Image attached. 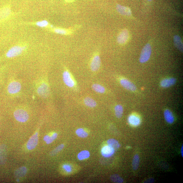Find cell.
Returning a JSON list of instances; mask_svg holds the SVG:
<instances>
[{
    "label": "cell",
    "mask_w": 183,
    "mask_h": 183,
    "mask_svg": "<svg viewBox=\"0 0 183 183\" xmlns=\"http://www.w3.org/2000/svg\"><path fill=\"white\" fill-rule=\"evenodd\" d=\"M128 121L129 124L134 126H138L141 122V120L138 117L134 115H131L129 116L128 119Z\"/></svg>",
    "instance_id": "ffe728a7"
},
{
    "label": "cell",
    "mask_w": 183,
    "mask_h": 183,
    "mask_svg": "<svg viewBox=\"0 0 183 183\" xmlns=\"http://www.w3.org/2000/svg\"><path fill=\"white\" fill-rule=\"evenodd\" d=\"M174 43L175 46L181 52H183V45L182 40L180 37L176 35L174 37Z\"/></svg>",
    "instance_id": "e0dca14e"
},
{
    "label": "cell",
    "mask_w": 183,
    "mask_h": 183,
    "mask_svg": "<svg viewBox=\"0 0 183 183\" xmlns=\"http://www.w3.org/2000/svg\"><path fill=\"white\" fill-rule=\"evenodd\" d=\"M164 116L166 122L170 124L173 123L174 121V116L170 110L166 109L164 111Z\"/></svg>",
    "instance_id": "ac0fdd59"
},
{
    "label": "cell",
    "mask_w": 183,
    "mask_h": 183,
    "mask_svg": "<svg viewBox=\"0 0 183 183\" xmlns=\"http://www.w3.org/2000/svg\"><path fill=\"white\" fill-rule=\"evenodd\" d=\"M148 1H152V0H148Z\"/></svg>",
    "instance_id": "8d00e7d4"
},
{
    "label": "cell",
    "mask_w": 183,
    "mask_h": 183,
    "mask_svg": "<svg viewBox=\"0 0 183 183\" xmlns=\"http://www.w3.org/2000/svg\"><path fill=\"white\" fill-rule=\"evenodd\" d=\"M57 136L58 134L56 133H53L51 135H47L44 137V141L47 144H49L52 143L57 138Z\"/></svg>",
    "instance_id": "603a6c76"
},
{
    "label": "cell",
    "mask_w": 183,
    "mask_h": 183,
    "mask_svg": "<svg viewBox=\"0 0 183 183\" xmlns=\"http://www.w3.org/2000/svg\"><path fill=\"white\" fill-rule=\"evenodd\" d=\"M92 88L95 91L99 93H104L106 91L103 86L98 84H93L92 86Z\"/></svg>",
    "instance_id": "d4e9b609"
},
{
    "label": "cell",
    "mask_w": 183,
    "mask_h": 183,
    "mask_svg": "<svg viewBox=\"0 0 183 183\" xmlns=\"http://www.w3.org/2000/svg\"><path fill=\"white\" fill-rule=\"evenodd\" d=\"M120 82L121 85L125 89L132 92L136 91L137 88L136 86L128 80L122 79H120Z\"/></svg>",
    "instance_id": "ba28073f"
},
{
    "label": "cell",
    "mask_w": 183,
    "mask_h": 183,
    "mask_svg": "<svg viewBox=\"0 0 183 183\" xmlns=\"http://www.w3.org/2000/svg\"><path fill=\"white\" fill-rule=\"evenodd\" d=\"M9 72L7 66L0 67V91L5 85Z\"/></svg>",
    "instance_id": "52a82bcc"
},
{
    "label": "cell",
    "mask_w": 183,
    "mask_h": 183,
    "mask_svg": "<svg viewBox=\"0 0 183 183\" xmlns=\"http://www.w3.org/2000/svg\"><path fill=\"white\" fill-rule=\"evenodd\" d=\"M152 53V48L150 44L148 43L144 47L142 50L139 61L141 63H144L149 61Z\"/></svg>",
    "instance_id": "5b68a950"
},
{
    "label": "cell",
    "mask_w": 183,
    "mask_h": 183,
    "mask_svg": "<svg viewBox=\"0 0 183 183\" xmlns=\"http://www.w3.org/2000/svg\"><path fill=\"white\" fill-rule=\"evenodd\" d=\"M27 172V168L25 166H22L15 170L14 175L16 177L21 178L26 175Z\"/></svg>",
    "instance_id": "d6986e66"
},
{
    "label": "cell",
    "mask_w": 183,
    "mask_h": 183,
    "mask_svg": "<svg viewBox=\"0 0 183 183\" xmlns=\"http://www.w3.org/2000/svg\"><path fill=\"white\" fill-rule=\"evenodd\" d=\"M11 11L10 8L5 7L0 9V21L5 20L9 17L11 14Z\"/></svg>",
    "instance_id": "2e32d148"
},
{
    "label": "cell",
    "mask_w": 183,
    "mask_h": 183,
    "mask_svg": "<svg viewBox=\"0 0 183 183\" xmlns=\"http://www.w3.org/2000/svg\"><path fill=\"white\" fill-rule=\"evenodd\" d=\"M101 59L98 55H96L93 58L90 64V68L92 71H97L100 66Z\"/></svg>",
    "instance_id": "30bf717a"
},
{
    "label": "cell",
    "mask_w": 183,
    "mask_h": 183,
    "mask_svg": "<svg viewBox=\"0 0 183 183\" xmlns=\"http://www.w3.org/2000/svg\"><path fill=\"white\" fill-rule=\"evenodd\" d=\"M90 155L89 151L87 150H84L81 151L78 154L77 157L79 160H83L89 158Z\"/></svg>",
    "instance_id": "484cf974"
},
{
    "label": "cell",
    "mask_w": 183,
    "mask_h": 183,
    "mask_svg": "<svg viewBox=\"0 0 183 183\" xmlns=\"http://www.w3.org/2000/svg\"><path fill=\"white\" fill-rule=\"evenodd\" d=\"M129 38V33L128 30H123L119 34L117 38V41L120 44H124L126 43Z\"/></svg>",
    "instance_id": "8fae6325"
},
{
    "label": "cell",
    "mask_w": 183,
    "mask_h": 183,
    "mask_svg": "<svg viewBox=\"0 0 183 183\" xmlns=\"http://www.w3.org/2000/svg\"><path fill=\"white\" fill-rule=\"evenodd\" d=\"M36 25L40 27H45L48 26L49 22L46 20H43L36 22Z\"/></svg>",
    "instance_id": "1f68e13d"
},
{
    "label": "cell",
    "mask_w": 183,
    "mask_h": 183,
    "mask_svg": "<svg viewBox=\"0 0 183 183\" xmlns=\"http://www.w3.org/2000/svg\"><path fill=\"white\" fill-rule=\"evenodd\" d=\"M63 81L65 85L70 88L74 87L75 83L70 73L67 70L63 71L62 74Z\"/></svg>",
    "instance_id": "8992f818"
},
{
    "label": "cell",
    "mask_w": 183,
    "mask_h": 183,
    "mask_svg": "<svg viewBox=\"0 0 183 183\" xmlns=\"http://www.w3.org/2000/svg\"><path fill=\"white\" fill-rule=\"evenodd\" d=\"M7 149L5 145H0V164L3 165L7 160Z\"/></svg>",
    "instance_id": "7c38bea8"
},
{
    "label": "cell",
    "mask_w": 183,
    "mask_h": 183,
    "mask_svg": "<svg viewBox=\"0 0 183 183\" xmlns=\"http://www.w3.org/2000/svg\"><path fill=\"white\" fill-rule=\"evenodd\" d=\"M64 147V145L63 144H61L57 147L56 148L51 151L50 154V155L51 156H54L56 155V154L58 153L59 152L61 151Z\"/></svg>",
    "instance_id": "4dcf8cb0"
},
{
    "label": "cell",
    "mask_w": 183,
    "mask_h": 183,
    "mask_svg": "<svg viewBox=\"0 0 183 183\" xmlns=\"http://www.w3.org/2000/svg\"><path fill=\"white\" fill-rule=\"evenodd\" d=\"M154 182V180L153 178H150L146 180L145 182L144 183H153Z\"/></svg>",
    "instance_id": "836d02e7"
},
{
    "label": "cell",
    "mask_w": 183,
    "mask_h": 183,
    "mask_svg": "<svg viewBox=\"0 0 183 183\" xmlns=\"http://www.w3.org/2000/svg\"><path fill=\"white\" fill-rule=\"evenodd\" d=\"M14 118L19 122H25L29 118V115L26 110L22 108L16 109L13 113Z\"/></svg>",
    "instance_id": "277c9868"
},
{
    "label": "cell",
    "mask_w": 183,
    "mask_h": 183,
    "mask_svg": "<svg viewBox=\"0 0 183 183\" xmlns=\"http://www.w3.org/2000/svg\"><path fill=\"white\" fill-rule=\"evenodd\" d=\"M183 145H182L181 150V154H182V157H183Z\"/></svg>",
    "instance_id": "d590c367"
},
{
    "label": "cell",
    "mask_w": 183,
    "mask_h": 183,
    "mask_svg": "<svg viewBox=\"0 0 183 183\" xmlns=\"http://www.w3.org/2000/svg\"><path fill=\"white\" fill-rule=\"evenodd\" d=\"M114 152V149L108 145L103 147L101 150L102 155L105 157H111L113 155Z\"/></svg>",
    "instance_id": "9a60e30c"
},
{
    "label": "cell",
    "mask_w": 183,
    "mask_h": 183,
    "mask_svg": "<svg viewBox=\"0 0 183 183\" xmlns=\"http://www.w3.org/2000/svg\"><path fill=\"white\" fill-rule=\"evenodd\" d=\"M63 168L68 173L71 172L72 171L71 166L67 164H65L63 166Z\"/></svg>",
    "instance_id": "d6a6232c"
},
{
    "label": "cell",
    "mask_w": 183,
    "mask_h": 183,
    "mask_svg": "<svg viewBox=\"0 0 183 183\" xmlns=\"http://www.w3.org/2000/svg\"><path fill=\"white\" fill-rule=\"evenodd\" d=\"M26 46H15L11 47L6 53L5 56L6 58H14L21 55L26 50Z\"/></svg>",
    "instance_id": "3957f363"
},
{
    "label": "cell",
    "mask_w": 183,
    "mask_h": 183,
    "mask_svg": "<svg viewBox=\"0 0 183 183\" xmlns=\"http://www.w3.org/2000/svg\"><path fill=\"white\" fill-rule=\"evenodd\" d=\"M111 180L115 183H122L123 182V180L122 178L118 174H114L110 177Z\"/></svg>",
    "instance_id": "f1b7e54d"
},
{
    "label": "cell",
    "mask_w": 183,
    "mask_h": 183,
    "mask_svg": "<svg viewBox=\"0 0 183 183\" xmlns=\"http://www.w3.org/2000/svg\"><path fill=\"white\" fill-rule=\"evenodd\" d=\"M38 133L37 132L32 136L28 141L26 145L27 149L29 150H32L34 149L38 144Z\"/></svg>",
    "instance_id": "9c48e42d"
},
{
    "label": "cell",
    "mask_w": 183,
    "mask_h": 183,
    "mask_svg": "<svg viewBox=\"0 0 183 183\" xmlns=\"http://www.w3.org/2000/svg\"><path fill=\"white\" fill-rule=\"evenodd\" d=\"M115 114L117 118H120L122 116L123 109L122 106L121 105H117L114 108Z\"/></svg>",
    "instance_id": "cb8c5ba5"
},
{
    "label": "cell",
    "mask_w": 183,
    "mask_h": 183,
    "mask_svg": "<svg viewBox=\"0 0 183 183\" xmlns=\"http://www.w3.org/2000/svg\"><path fill=\"white\" fill-rule=\"evenodd\" d=\"M24 86L21 79L9 72L5 85L0 91V102H7L21 97L25 91Z\"/></svg>",
    "instance_id": "6da1fadb"
},
{
    "label": "cell",
    "mask_w": 183,
    "mask_h": 183,
    "mask_svg": "<svg viewBox=\"0 0 183 183\" xmlns=\"http://www.w3.org/2000/svg\"><path fill=\"white\" fill-rule=\"evenodd\" d=\"M76 134L78 137L81 138H85L88 136V133L83 128H79L76 130Z\"/></svg>",
    "instance_id": "83f0119b"
},
{
    "label": "cell",
    "mask_w": 183,
    "mask_h": 183,
    "mask_svg": "<svg viewBox=\"0 0 183 183\" xmlns=\"http://www.w3.org/2000/svg\"><path fill=\"white\" fill-rule=\"evenodd\" d=\"M34 89L36 95L41 99H46L50 95V86L46 77L43 75L40 76L34 82Z\"/></svg>",
    "instance_id": "7a4b0ae2"
},
{
    "label": "cell",
    "mask_w": 183,
    "mask_h": 183,
    "mask_svg": "<svg viewBox=\"0 0 183 183\" xmlns=\"http://www.w3.org/2000/svg\"><path fill=\"white\" fill-rule=\"evenodd\" d=\"M117 11L121 15L127 16H130L132 12L130 8L118 4L116 7Z\"/></svg>",
    "instance_id": "4fadbf2b"
},
{
    "label": "cell",
    "mask_w": 183,
    "mask_h": 183,
    "mask_svg": "<svg viewBox=\"0 0 183 183\" xmlns=\"http://www.w3.org/2000/svg\"><path fill=\"white\" fill-rule=\"evenodd\" d=\"M176 82V80L174 78L166 79L162 80L160 85L163 88H168L174 85Z\"/></svg>",
    "instance_id": "5bb4252c"
},
{
    "label": "cell",
    "mask_w": 183,
    "mask_h": 183,
    "mask_svg": "<svg viewBox=\"0 0 183 183\" xmlns=\"http://www.w3.org/2000/svg\"><path fill=\"white\" fill-rule=\"evenodd\" d=\"M107 143L108 145L112 148L115 151H117L120 147V145L118 142L114 139H109L107 141Z\"/></svg>",
    "instance_id": "7402d4cb"
},
{
    "label": "cell",
    "mask_w": 183,
    "mask_h": 183,
    "mask_svg": "<svg viewBox=\"0 0 183 183\" xmlns=\"http://www.w3.org/2000/svg\"><path fill=\"white\" fill-rule=\"evenodd\" d=\"M84 104L89 107L93 108L97 106L96 102L95 100L91 97H87L84 100Z\"/></svg>",
    "instance_id": "44dd1931"
},
{
    "label": "cell",
    "mask_w": 183,
    "mask_h": 183,
    "mask_svg": "<svg viewBox=\"0 0 183 183\" xmlns=\"http://www.w3.org/2000/svg\"><path fill=\"white\" fill-rule=\"evenodd\" d=\"M65 1L66 2H67V3H70L74 1L75 0H65Z\"/></svg>",
    "instance_id": "e575fe53"
},
{
    "label": "cell",
    "mask_w": 183,
    "mask_h": 183,
    "mask_svg": "<svg viewBox=\"0 0 183 183\" xmlns=\"http://www.w3.org/2000/svg\"><path fill=\"white\" fill-rule=\"evenodd\" d=\"M54 32L56 33L61 35H67L71 33L70 31L61 28H56L54 29Z\"/></svg>",
    "instance_id": "f546056e"
},
{
    "label": "cell",
    "mask_w": 183,
    "mask_h": 183,
    "mask_svg": "<svg viewBox=\"0 0 183 183\" xmlns=\"http://www.w3.org/2000/svg\"><path fill=\"white\" fill-rule=\"evenodd\" d=\"M139 162V156L138 154H136L134 156L132 161V168L134 170H136L138 168Z\"/></svg>",
    "instance_id": "4316f807"
}]
</instances>
